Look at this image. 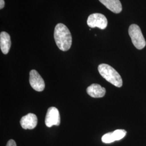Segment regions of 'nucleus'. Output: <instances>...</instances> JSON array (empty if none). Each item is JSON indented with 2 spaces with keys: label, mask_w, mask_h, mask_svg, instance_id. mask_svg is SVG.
I'll return each mask as SVG.
<instances>
[{
  "label": "nucleus",
  "mask_w": 146,
  "mask_h": 146,
  "mask_svg": "<svg viewBox=\"0 0 146 146\" xmlns=\"http://www.w3.org/2000/svg\"><path fill=\"white\" fill-rule=\"evenodd\" d=\"M54 36L57 46L61 50L66 52L70 48L72 44V34L64 25L58 23L56 26Z\"/></svg>",
  "instance_id": "nucleus-1"
},
{
  "label": "nucleus",
  "mask_w": 146,
  "mask_h": 146,
  "mask_svg": "<svg viewBox=\"0 0 146 146\" xmlns=\"http://www.w3.org/2000/svg\"><path fill=\"white\" fill-rule=\"evenodd\" d=\"M98 70L100 75L108 82L117 87H121L122 80L120 74L115 69L110 65L102 63L98 67Z\"/></svg>",
  "instance_id": "nucleus-2"
},
{
  "label": "nucleus",
  "mask_w": 146,
  "mask_h": 146,
  "mask_svg": "<svg viewBox=\"0 0 146 146\" xmlns=\"http://www.w3.org/2000/svg\"><path fill=\"white\" fill-rule=\"evenodd\" d=\"M128 33L134 46L137 49H142L146 46V42L141 29L137 25H131L128 29Z\"/></svg>",
  "instance_id": "nucleus-3"
},
{
  "label": "nucleus",
  "mask_w": 146,
  "mask_h": 146,
  "mask_svg": "<svg viewBox=\"0 0 146 146\" xmlns=\"http://www.w3.org/2000/svg\"><path fill=\"white\" fill-rule=\"evenodd\" d=\"M108 21L106 17L100 13H94L89 16L87 25L90 28L98 27L104 29L107 27Z\"/></svg>",
  "instance_id": "nucleus-4"
},
{
  "label": "nucleus",
  "mask_w": 146,
  "mask_h": 146,
  "mask_svg": "<svg viewBox=\"0 0 146 146\" xmlns=\"http://www.w3.org/2000/svg\"><path fill=\"white\" fill-rule=\"evenodd\" d=\"M45 124L48 127L60 124V115L58 110L54 107L48 108L45 119Z\"/></svg>",
  "instance_id": "nucleus-5"
},
{
  "label": "nucleus",
  "mask_w": 146,
  "mask_h": 146,
  "mask_svg": "<svg viewBox=\"0 0 146 146\" xmlns=\"http://www.w3.org/2000/svg\"><path fill=\"white\" fill-rule=\"evenodd\" d=\"M29 83L31 87L37 92H42L45 87L43 79L35 70H31L29 73Z\"/></svg>",
  "instance_id": "nucleus-6"
},
{
  "label": "nucleus",
  "mask_w": 146,
  "mask_h": 146,
  "mask_svg": "<svg viewBox=\"0 0 146 146\" xmlns=\"http://www.w3.org/2000/svg\"><path fill=\"white\" fill-rule=\"evenodd\" d=\"M22 127L25 129H33L36 127L37 124L36 115L33 113L23 116L20 120Z\"/></svg>",
  "instance_id": "nucleus-7"
},
{
  "label": "nucleus",
  "mask_w": 146,
  "mask_h": 146,
  "mask_svg": "<svg viewBox=\"0 0 146 146\" xmlns=\"http://www.w3.org/2000/svg\"><path fill=\"white\" fill-rule=\"evenodd\" d=\"M106 89L101 87L99 84H92L87 89V94L94 98L104 97L106 94Z\"/></svg>",
  "instance_id": "nucleus-8"
},
{
  "label": "nucleus",
  "mask_w": 146,
  "mask_h": 146,
  "mask_svg": "<svg viewBox=\"0 0 146 146\" xmlns=\"http://www.w3.org/2000/svg\"><path fill=\"white\" fill-rule=\"evenodd\" d=\"M11 36L5 31H2L0 34V48L2 52L4 54H7L11 48Z\"/></svg>",
  "instance_id": "nucleus-9"
},
{
  "label": "nucleus",
  "mask_w": 146,
  "mask_h": 146,
  "mask_svg": "<svg viewBox=\"0 0 146 146\" xmlns=\"http://www.w3.org/2000/svg\"><path fill=\"white\" fill-rule=\"evenodd\" d=\"M100 2L112 12L119 14L122 10V5L119 0H99Z\"/></svg>",
  "instance_id": "nucleus-10"
},
{
  "label": "nucleus",
  "mask_w": 146,
  "mask_h": 146,
  "mask_svg": "<svg viewBox=\"0 0 146 146\" xmlns=\"http://www.w3.org/2000/svg\"><path fill=\"white\" fill-rule=\"evenodd\" d=\"M112 133L115 141H119L121 140L127 134V131L123 129H117Z\"/></svg>",
  "instance_id": "nucleus-11"
},
{
  "label": "nucleus",
  "mask_w": 146,
  "mask_h": 146,
  "mask_svg": "<svg viewBox=\"0 0 146 146\" xmlns=\"http://www.w3.org/2000/svg\"><path fill=\"white\" fill-rule=\"evenodd\" d=\"M101 140L104 143H111L115 141L112 132H110L105 134L104 135H103L102 137Z\"/></svg>",
  "instance_id": "nucleus-12"
},
{
  "label": "nucleus",
  "mask_w": 146,
  "mask_h": 146,
  "mask_svg": "<svg viewBox=\"0 0 146 146\" xmlns=\"http://www.w3.org/2000/svg\"><path fill=\"white\" fill-rule=\"evenodd\" d=\"M6 146H16V143L15 141L14 140H9L8 142L7 143Z\"/></svg>",
  "instance_id": "nucleus-13"
},
{
  "label": "nucleus",
  "mask_w": 146,
  "mask_h": 146,
  "mask_svg": "<svg viewBox=\"0 0 146 146\" xmlns=\"http://www.w3.org/2000/svg\"><path fill=\"white\" fill-rule=\"evenodd\" d=\"M5 5V2L4 0H0V9H2L4 8Z\"/></svg>",
  "instance_id": "nucleus-14"
}]
</instances>
